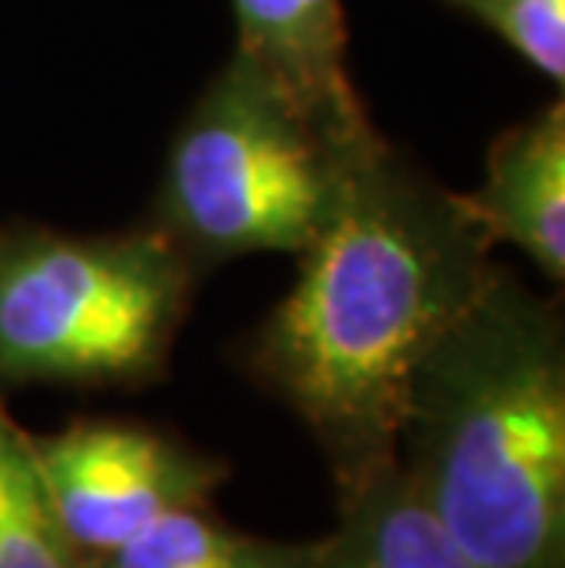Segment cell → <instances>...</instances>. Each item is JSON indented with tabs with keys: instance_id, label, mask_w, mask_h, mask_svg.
<instances>
[{
	"instance_id": "obj_1",
	"label": "cell",
	"mask_w": 565,
	"mask_h": 568,
	"mask_svg": "<svg viewBox=\"0 0 565 568\" xmlns=\"http://www.w3.org/2000/svg\"><path fill=\"white\" fill-rule=\"evenodd\" d=\"M466 195L375 132L345 173L291 290L235 364L309 429L334 491L396 463L415 367L496 272Z\"/></svg>"
},
{
	"instance_id": "obj_2",
	"label": "cell",
	"mask_w": 565,
	"mask_h": 568,
	"mask_svg": "<svg viewBox=\"0 0 565 568\" xmlns=\"http://www.w3.org/2000/svg\"><path fill=\"white\" fill-rule=\"evenodd\" d=\"M396 466L481 568H565V323L496 264L415 367Z\"/></svg>"
},
{
	"instance_id": "obj_3",
	"label": "cell",
	"mask_w": 565,
	"mask_h": 568,
	"mask_svg": "<svg viewBox=\"0 0 565 568\" xmlns=\"http://www.w3.org/2000/svg\"><path fill=\"white\" fill-rule=\"evenodd\" d=\"M375 122L316 114L243 55H228L180 118L148 216L206 275L250 253H302L342 195Z\"/></svg>"
},
{
	"instance_id": "obj_4",
	"label": "cell",
	"mask_w": 565,
	"mask_h": 568,
	"mask_svg": "<svg viewBox=\"0 0 565 568\" xmlns=\"http://www.w3.org/2000/svg\"><path fill=\"white\" fill-rule=\"evenodd\" d=\"M202 272L151 224H0V393L159 385Z\"/></svg>"
},
{
	"instance_id": "obj_5",
	"label": "cell",
	"mask_w": 565,
	"mask_h": 568,
	"mask_svg": "<svg viewBox=\"0 0 565 568\" xmlns=\"http://www.w3.org/2000/svg\"><path fill=\"white\" fill-rule=\"evenodd\" d=\"M33 455L74 547L95 558L165 514L213 506L232 477L221 455L137 418H70L33 433Z\"/></svg>"
},
{
	"instance_id": "obj_6",
	"label": "cell",
	"mask_w": 565,
	"mask_h": 568,
	"mask_svg": "<svg viewBox=\"0 0 565 568\" xmlns=\"http://www.w3.org/2000/svg\"><path fill=\"white\" fill-rule=\"evenodd\" d=\"M492 243L522 250L565 280V103H544L488 143L481 187L466 195Z\"/></svg>"
},
{
	"instance_id": "obj_7",
	"label": "cell",
	"mask_w": 565,
	"mask_h": 568,
	"mask_svg": "<svg viewBox=\"0 0 565 568\" xmlns=\"http://www.w3.org/2000/svg\"><path fill=\"white\" fill-rule=\"evenodd\" d=\"M235 55L342 125L371 122L349 74L345 0H232Z\"/></svg>"
},
{
	"instance_id": "obj_8",
	"label": "cell",
	"mask_w": 565,
	"mask_h": 568,
	"mask_svg": "<svg viewBox=\"0 0 565 568\" xmlns=\"http://www.w3.org/2000/svg\"><path fill=\"white\" fill-rule=\"evenodd\" d=\"M316 568H481L423 503L401 466L339 495V525Z\"/></svg>"
},
{
	"instance_id": "obj_9",
	"label": "cell",
	"mask_w": 565,
	"mask_h": 568,
	"mask_svg": "<svg viewBox=\"0 0 565 568\" xmlns=\"http://www.w3.org/2000/svg\"><path fill=\"white\" fill-rule=\"evenodd\" d=\"M85 561L89 568H316L320 539L254 536L221 521L213 506H188Z\"/></svg>"
},
{
	"instance_id": "obj_10",
	"label": "cell",
	"mask_w": 565,
	"mask_h": 568,
	"mask_svg": "<svg viewBox=\"0 0 565 568\" xmlns=\"http://www.w3.org/2000/svg\"><path fill=\"white\" fill-rule=\"evenodd\" d=\"M0 568H89L67 536L33 455V433L0 393Z\"/></svg>"
},
{
	"instance_id": "obj_11",
	"label": "cell",
	"mask_w": 565,
	"mask_h": 568,
	"mask_svg": "<svg viewBox=\"0 0 565 568\" xmlns=\"http://www.w3.org/2000/svg\"><path fill=\"white\" fill-rule=\"evenodd\" d=\"M460 11L551 84L565 81V0H437Z\"/></svg>"
}]
</instances>
